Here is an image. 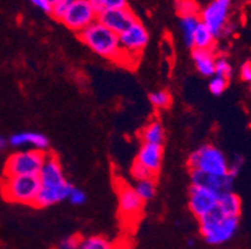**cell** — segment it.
Masks as SVG:
<instances>
[{
	"instance_id": "1",
	"label": "cell",
	"mask_w": 251,
	"mask_h": 249,
	"mask_svg": "<svg viewBox=\"0 0 251 249\" xmlns=\"http://www.w3.org/2000/svg\"><path fill=\"white\" fill-rule=\"evenodd\" d=\"M77 35L84 44L97 55L114 63H122L119 35L98 20Z\"/></svg>"
},
{
	"instance_id": "2",
	"label": "cell",
	"mask_w": 251,
	"mask_h": 249,
	"mask_svg": "<svg viewBox=\"0 0 251 249\" xmlns=\"http://www.w3.org/2000/svg\"><path fill=\"white\" fill-rule=\"evenodd\" d=\"M198 221L202 238L210 246H221L229 242L236 234L240 223V218L224 216L218 207Z\"/></svg>"
},
{
	"instance_id": "3",
	"label": "cell",
	"mask_w": 251,
	"mask_h": 249,
	"mask_svg": "<svg viewBox=\"0 0 251 249\" xmlns=\"http://www.w3.org/2000/svg\"><path fill=\"white\" fill-rule=\"evenodd\" d=\"M190 171H199L214 176H225L229 172V159L220 148L214 145H202L189 155Z\"/></svg>"
},
{
	"instance_id": "4",
	"label": "cell",
	"mask_w": 251,
	"mask_h": 249,
	"mask_svg": "<svg viewBox=\"0 0 251 249\" xmlns=\"http://www.w3.org/2000/svg\"><path fill=\"white\" fill-rule=\"evenodd\" d=\"M40 191L39 176H14L4 177L1 181V192L6 201L20 204H35Z\"/></svg>"
},
{
	"instance_id": "5",
	"label": "cell",
	"mask_w": 251,
	"mask_h": 249,
	"mask_svg": "<svg viewBox=\"0 0 251 249\" xmlns=\"http://www.w3.org/2000/svg\"><path fill=\"white\" fill-rule=\"evenodd\" d=\"M47 152L24 150L13 154L5 162L4 177L14 176H38L44 164Z\"/></svg>"
},
{
	"instance_id": "6",
	"label": "cell",
	"mask_w": 251,
	"mask_h": 249,
	"mask_svg": "<svg viewBox=\"0 0 251 249\" xmlns=\"http://www.w3.org/2000/svg\"><path fill=\"white\" fill-rule=\"evenodd\" d=\"M150 40L149 31L140 22L134 23L131 26L119 35L120 49H122V63L126 64V61L135 63L136 58H139L145 47L148 46Z\"/></svg>"
},
{
	"instance_id": "7",
	"label": "cell",
	"mask_w": 251,
	"mask_h": 249,
	"mask_svg": "<svg viewBox=\"0 0 251 249\" xmlns=\"http://www.w3.org/2000/svg\"><path fill=\"white\" fill-rule=\"evenodd\" d=\"M232 0H213L200 11V22L214 34L216 39L224 36V31L230 24V11Z\"/></svg>"
},
{
	"instance_id": "8",
	"label": "cell",
	"mask_w": 251,
	"mask_h": 249,
	"mask_svg": "<svg viewBox=\"0 0 251 249\" xmlns=\"http://www.w3.org/2000/svg\"><path fill=\"white\" fill-rule=\"evenodd\" d=\"M97 20L98 13L90 0H74L69 10L61 19V23L68 29L79 34Z\"/></svg>"
},
{
	"instance_id": "9",
	"label": "cell",
	"mask_w": 251,
	"mask_h": 249,
	"mask_svg": "<svg viewBox=\"0 0 251 249\" xmlns=\"http://www.w3.org/2000/svg\"><path fill=\"white\" fill-rule=\"evenodd\" d=\"M220 195L213 189L201 186H190L189 189V209L200 219L218 207Z\"/></svg>"
},
{
	"instance_id": "10",
	"label": "cell",
	"mask_w": 251,
	"mask_h": 249,
	"mask_svg": "<svg viewBox=\"0 0 251 249\" xmlns=\"http://www.w3.org/2000/svg\"><path fill=\"white\" fill-rule=\"evenodd\" d=\"M98 22L101 23L104 26L110 29L115 34L120 35L127 30L134 23L138 22L135 13L127 6L115 10H106L98 15Z\"/></svg>"
},
{
	"instance_id": "11",
	"label": "cell",
	"mask_w": 251,
	"mask_h": 249,
	"mask_svg": "<svg viewBox=\"0 0 251 249\" xmlns=\"http://www.w3.org/2000/svg\"><path fill=\"white\" fill-rule=\"evenodd\" d=\"M39 180H40V187L43 188H51V187H59L69 182L65 178L63 170V164L56 155L47 154L44 164L39 172Z\"/></svg>"
},
{
	"instance_id": "12",
	"label": "cell",
	"mask_w": 251,
	"mask_h": 249,
	"mask_svg": "<svg viewBox=\"0 0 251 249\" xmlns=\"http://www.w3.org/2000/svg\"><path fill=\"white\" fill-rule=\"evenodd\" d=\"M118 202L119 212L126 219H136L143 211L144 201L139 197L134 187L127 183L118 186Z\"/></svg>"
},
{
	"instance_id": "13",
	"label": "cell",
	"mask_w": 251,
	"mask_h": 249,
	"mask_svg": "<svg viewBox=\"0 0 251 249\" xmlns=\"http://www.w3.org/2000/svg\"><path fill=\"white\" fill-rule=\"evenodd\" d=\"M191 186H201L218 192L223 195L225 192L232 191L235 178L230 175L214 176L207 173L199 172V171H190Z\"/></svg>"
},
{
	"instance_id": "14",
	"label": "cell",
	"mask_w": 251,
	"mask_h": 249,
	"mask_svg": "<svg viewBox=\"0 0 251 249\" xmlns=\"http://www.w3.org/2000/svg\"><path fill=\"white\" fill-rule=\"evenodd\" d=\"M164 150L163 146L150 145V143H141L140 148L136 155L135 162L140 163L145 168L154 173L155 176L160 171L163 163Z\"/></svg>"
},
{
	"instance_id": "15",
	"label": "cell",
	"mask_w": 251,
	"mask_h": 249,
	"mask_svg": "<svg viewBox=\"0 0 251 249\" xmlns=\"http://www.w3.org/2000/svg\"><path fill=\"white\" fill-rule=\"evenodd\" d=\"M8 141L9 145L15 148L30 146L31 150L42 151V152H47L48 148H49V138L44 134H42V132H18V134L11 135Z\"/></svg>"
},
{
	"instance_id": "16",
	"label": "cell",
	"mask_w": 251,
	"mask_h": 249,
	"mask_svg": "<svg viewBox=\"0 0 251 249\" xmlns=\"http://www.w3.org/2000/svg\"><path fill=\"white\" fill-rule=\"evenodd\" d=\"M73 187L74 186L70 182H67L63 186L51 187V188H43V187H40V191H39V195L36 197L34 207L47 208V207H50V205H54L56 203H60L63 201L68 200Z\"/></svg>"
},
{
	"instance_id": "17",
	"label": "cell",
	"mask_w": 251,
	"mask_h": 249,
	"mask_svg": "<svg viewBox=\"0 0 251 249\" xmlns=\"http://www.w3.org/2000/svg\"><path fill=\"white\" fill-rule=\"evenodd\" d=\"M194 65L201 76L211 77L215 75V50L193 49L191 52Z\"/></svg>"
},
{
	"instance_id": "18",
	"label": "cell",
	"mask_w": 251,
	"mask_h": 249,
	"mask_svg": "<svg viewBox=\"0 0 251 249\" xmlns=\"http://www.w3.org/2000/svg\"><path fill=\"white\" fill-rule=\"evenodd\" d=\"M241 203L240 197L235 192H225L220 195L218 203V209L226 217H237L240 218L241 214Z\"/></svg>"
},
{
	"instance_id": "19",
	"label": "cell",
	"mask_w": 251,
	"mask_h": 249,
	"mask_svg": "<svg viewBox=\"0 0 251 249\" xmlns=\"http://www.w3.org/2000/svg\"><path fill=\"white\" fill-rule=\"evenodd\" d=\"M140 138L143 143L163 146L165 141V130L160 121L154 120L149 122L140 132Z\"/></svg>"
},
{
	"instance_id": "20",
	"label": "cell",
	"mask_w": 251,
	"mask_h": 249,
	"mask_svg": "<svg viewBox=\"0 0 251 249\" xmlns=\"http://www.w3.org/2000/svg\"><path fill=\"white\" fill-rule=\"evenodd\" d=\"M199 15H191V17H182L180 19V31H181L182 41L188 47L193 49V40L195 31L200 25Z\"/></svg>"
},
{
	"instance_id": "21",
	"label": "cell",
	"mask_w": 251,
	"mask_h": 249,
	"mask_svg": "<svg viewBox=\"0 0 251 249\" xmlns=\"http://www.w3.org/2000/svg\"><path fill=\"white\" fill-rule=\"evenodd\" d=\"M215 41L216 38L214 36V34L202 23H200V25L195 31V35H194L193 49L214 50Z\"/></svg>"
},
{
	"instance_id": "22",
	"label": "cell",
	"mask_w": 251,
	"mask_h": 249,
	"mask_svg": "<svg viewBox=\"0 0 251 249\" xmlns=\"http://www.w3.org/2000/svg\"><path fill=\"white\" fill-rule=\"evenodd\" d=\"M79 249H116L115 244L102 236H91L81 238Z\"/></svg>"
},
{
	"instance_id": "23",
	"label": "cell",
	"mask_w": 251,
	"mask_h": 249,
	"mask_svg": "<svg viewBox=\"0 0 251 249\" xmlns=\"http://www.w3.org/2000/svg\"><path fill=\"white\" fill-rule=\"evenodd\" d=\"M134 189L138 193L139 197L147 202L154 198L155 193H156V183H155V180H145V181H139L136 182Z\"/></svg>"
},
{
	"instance_id": "24",
	"label": "cell",
	"mask_w": 251,
	"mask_h": 249,
	"mask_svg": "<svg viewBox=\"0 0 251 249\" xmlns=\"http://www.w3.org/2000/svg\"><path fill=\"white\" fill-rule=\"evenodd\" d=\"M98 15L106 10L127 8V0H90Z\"/></svg>"
},
{
	"instance_id": "25",
	"label": "cell",
	"mask_w": 251,
	"mask_h": 249,
	"mask_svg": "<svg viewBox=\"0 0 251 249\" xmlns=\"http://www.w3.org/2000/svg\"><path fill=\"white\" fill-rule=\"evenodd\" d=\"M149 101L155 109L164 110L170 107L173 99L168 90H156L149 95Z\"/></svg>"
},
{
	"instance_id": "26",
	"label": "cell",
	"mask_w": 251,
	"mask_h": 249,
	"mask_svg": "<svg viewBox=\"0 0 251 249\" xmlns=\"http://www.w3.org/2000/svg\"><path fill=\"white\" fill-rule=\"evenodd\" d=\"M175 9L180 18L199 15V6L195 0H175Z\"/></svg>"
},
{
	"instance_id": "27",
	"label": "cell",
	"mask_w": 251,
	"mask_h": 249,
	"mask_svg": "<svg viewBox=\"0 0 251 249\" xmlns=\"http://www.w3.org/2000/svg\"><path fill=\"white\" fill-rule=\"evenodd\" d=\"M229 86V79L220 76V75H214L209 80V91L214 96H220L226 91Z\"/></svg>"
},
{
	"instance_id": "28",
	"label": "cell",
	"mask_w": 251,
	"mask_h": 249,
	"mask_svg": "<svg viewBox=\"0 0 251 249\" xmlns=\"http://www.w3.org/2000/svg\"><path fill=\"white\" fill-rule=\"evenodd\" d=\"M215 74L220 75V76L226 77V79H229V80H230V77L232 76V65L230 64V61L225 58V56H223V55H220V56H216Z\"/></svg>"
},
{
	"instance_id": "29",
	"label": "cell",
	"mask_w": 251,
	"mask_h": 249,
	"mask_svg": "<svg viewBox=\"0 0 251 249\" xmlns=\"http://www.w3.org/2000/svg\"><path fill=\"white\" fill-rule=\"evenodd\" d=\"M131 177L134 178V181H145V180H155V175L152 172H150L148 168H145L144 166H141L138 162H134V164L131 166Z\"/></svg>"
},
{
	"instance_id": "30",
	"label": "cell",
	"mask_w": 251,
	"mask_h": 249,
	"mask_svg": "<svg viewBox=\"0 0 251 249\" xmlns=\"http://www.w3.org/2000/svg\"><path fill=\"white\" fill-rule=\"evenodd\" d=\"M74 0H59L58 3H55L51 6V10H50V15H51L54 19L61 22V19L64 18V15L67 14V11L69 10L70 5L73 4Z\"/></svg>"
},
{
	"instance_id": "31",
	"label": "cell",
	"mask_w": 251,
	"mask_h": 249,
	"mask_svg": "<svg viewBox=\"0 0 251 249\" xmlns=\"http://www.w3.org/2000/svg\"><path fill=\"white\" fill-rule=\"evenodd\" d=\"M68 200H69V202L74 205H83L84 203L86 202V200H88V196H86V193L81 188L73 187Z\"/></svg>"
},
{
	"instance_id": "32",
	"label": "cell",
	"mask_w": 251,
	"mask_h": 249,
	"mask_svg": "<svg viewBox=\"0 0 251 249\" xmlns=\"http://www.w3.org/2000/svg\"><path fill=\"white\" fill-rule=\"evenodd\" d=\"M244 163H245V159H244L243 156H240V155L234 156V158L231 161H229V172H227V175L236 178L239 176V173H240Z\"/></svg>"
},
{
	"instance_id": "33",
	"label": "cell",
	"mask_w": 251,
	"mask_h": 249,
	"mask_svg": "<svg viewBox=\"0 0 251 249\" xmlns=\"http://www.w3.org/2000/svg\"><path fill=\"white\" fill-rule=\"evenodd\" d=\"M81 238L77 236H69L61 239L58 244V249H79Z\"/></svg>"
},
{
	"instance_id": "34",
	"label": "cell",
	"mask_w": 251,
	"mask_h": 249,
	"mask_svg": "<svg viewBox=\"0 0 251 249\" xmlns=\"http://www.w3.org/2000/svg\"><path fill=\"white\" fill-rule=\"evenodd\" d=\"M240 77L243 81L251 84V61H246L241 65Z\"/></svg>"
},
{
	"instance_id": "35",
	"label": "cell",
	"mask_w": 251,
	"mask_h": 249,
	"mask_svg": "<svg viewBox=\"0 0 251 249\" xmlns=\"http://www.w3.org/2000/svg\"><path fill=\"white\" fill-rule=\"evenodd\" d=\"M33 3L34 6H36L38 9H40L44 13L50 14V10H51V4L48 1V0H30Z\"/></svg>"
},
{
	"instance_id": "36",
	"label": "cell",
	"mask_w": 251,
	"mask_h": 249,
	"mask_svg": "<svg viewBox=\"0 0 251 249\" xmlns=\"http://www.w3.org/2000/svg\"><path fill=\"white\" fill-rule=\"evenodd\" d=\"M8 143H9V141L6 140L5 137H3L1 135H0V151L5 150L6 146H8Z\"/></svg>"
},
{
	"instance_id": "37",
	"label": "cell",
	"mask_w": 251,
	"mask_h": 249,
	"mask_svg": "<svg viewBox=\"0 0 251 249\" xmlns=\"http://www.w3.org/2000/svg\"><path fill=\"white\" fill-rule=\"evenodd\" d=\"M48 1H49V3L51 4V6H52V5H54V4H55V3H58L59 0H48Z\"/></svg>"
},
{
	"instance_id": "38",
	"label": "cell",
	"mask_w": 251,
	"mask_h": 249,
	"mask_svg": "<svg viewBox=\"0 0 251 249\" xmlns=\"http://www.w3.org/2000/svg\"><path fill=\"white\" fill-rule=\"evenodd\" d=\"M188 243H189V246H193V244H194V241H193V239H189Z\"/></svg>"
},
{
	"instance_id": "39",
	"label": "cell",
	"mask_w": 251,
	"mask_h": 249,
	"mask_svg": "<svg viewBox=\"0 0 251 249\" xmlns=\"http://www.w3.org/2000/svg\"><path fill=\"white\" fill-rule=\"evenodd\" d=\"M250 91H251V84H250Z\"/></svg>"
}]
</instances>
